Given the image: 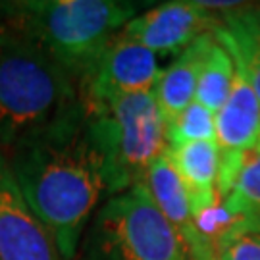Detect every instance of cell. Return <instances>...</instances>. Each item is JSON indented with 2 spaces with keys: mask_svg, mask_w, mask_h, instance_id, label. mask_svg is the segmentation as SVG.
Here are the masks:
<instances>
[{
  "mask_svg": "<svg viewBox=\"0 0 260 260\" xmlns=\"http://www.w3.org/2000/svg\"><path fill=\"white\" fill-rule=\"evenodd\" d=\"M254 149H260V135H258V141H256V147Z\"/></svg>",
  "mask_w": 260,
  "mask_h": 260,
  "instance_id": "cell-19",
  "label": "cell"
},
{
  "mask_svg": "<svg viewBox=\"0 0 260 260\" xmlns=\"http://www.w3.org/2000/svg\"><path fill=\"white\" fill-rule=\"evenodd\" d=\"M0 260H64L54 239L25 205L0 150Z\"/></svg>",
  "mask_w": 260,
  "mask_h": 260,
  "instance_id": "cell-8",
  "label": "cell"
},
{
  "mask_svg": "<svg viewBox=\"0 0 260 260\" xmlns=\"http://www.w3.org/2000/svg\"><path fill=\"white\" fill-rule=\"evenodd\" d=\"M233 77H235V62L228 52V48L220 45L216 39V45L210 50L199 75L195 103L205 106L206 110H210L216 116V112L222 108V104L225 103L232 91Z\"/></svg>",
  "mask_w": 260,
  "mask_h": 260,
  "instance_id": "cell-15",
  "label": "cell"
},
{
  "mask_svg": "<svg viewBox=\"0 0 260 260\" xmlns=\"http://www.w3.org/2000/svg\"><path fill=\"white\" fill-rule=\"evenodd\" d=\"M214 35L249 79L260 103V27L252 18L251 6L222 14V23L214 29Z\"/></svg>",
  "mask_w": 260,
  "mask_h": 260,
  "instance_id": "cell-13",
  "label": "cell"
},
{
  "mask_svg": "<svg viewBox=\"0 0 260 260\" xmlns=\"http://www.w3.org/2000/svg\"><path fill=\"white\" fill-rule=\"evenodd\" d=\"M251 14H252V18H254V21L258 23V27H260V4H256V6H251Z\"/></svg>",
  "mask_w": 260,
  "mask_h": 260,
  "instance_id": "cell-18",
  "label": "cell"
},
{
  "mask_svg": "<svg viewBox=\"0 0 260 260\" xmlns=\"http://www.w3.org/2000/svg\"><path fill=\"white\" fill-rule=\"evenodd\" d=\"M81 106L104 193L114 197L143 183L150 164L166 150V118L154 93L141 91Z\"/></svg>",
  "mask_w": 260,
  "mask_h": 260,
  "instance_id": "cell-4",
  "label": "cell"
},
{
  "mask_svg": "<svg viewBox=\"0 0 260 260\" xmlns=\"http://www.w3.org/2000/svg\"><path fill=\"white\" fill-rule=\"evenodd\" d=\"M183 251L145 183H137L94 212L79 260H185Z\"/></svg>",
  "mask_w": 260,
  "mask_h": 260,
  "instance_id": "cell-5",
  "label": "cell"
},
{
  "mask_svg": "<svg viewBox=\"0 0 260 260\" xmlns=\"http://www.w3.org/2000/svg\"><path fill=\"white\" fill-rule=\"evenodd\" d=\"M260 135V103L249 79L235 66L232 91L216 112V143L222 150L247 152Z\"/></svg>",
  "mask_w": 260,
  "mask_h": 260,
  "instance_id": "cell-11",
  "label": "cell"
},
{
  "mask_svg": "<svg viewBox=\"0 0 260 260\" xmlns=\"http://www.w3.org/2000/svg\"><path fill=\"white\" fill-rule=\"evenodd\" d=\"M143 183L152 203L172 225L183 249L189 252L191 260H218V254L203 241V237L197 232L185 187L168 149L150 164Z\"/></svg>",
  "mask_w": 260,
  "mask_h": 260,
  "instance_id": "cell-9",
  "label": "cell"
},
{
  "mask_svg": "<svg viewBox=\"0 0 260 260\" xmlns=\"http://www.w3.org/2000/svg\"><path fill=\"white\" fill-rule=\"evenodd\" d=\"M4 156L25 205L50 233L60 256L75 260L104 195L81 103Z\"/></svg>",
  "mask_w": 260,
  "mask_h": 260,
  "instance_id": "cell-1",
  "label": "cell"
},
{
  "mask_svg": "<svg viewBox=\"0 0 260 260\" xmlns=\"http://www.w3.org/2000/svg\"><path fill=\"white\" fill-rule=\"evenodd\" d=\"M79 103L77 83L41 48L0 27V147L14 149Z\"/></svg>",
  "mask_w": 260,
  "mask_h": 260,
  "instance_id": "cell-3",
  "label": "cell"
},
{
  "mask_svg": "<svg viewBox=\"0 0 260 260\" xmlns=\"http://www.w3.org/2000/svg\"><path fill=\"white\" fill-rule=\"evenodd\" d=\"M218 260H260V233L245 235L225 245L218 252Z\"/></svg>",
  "mask_w": 260,
  "mask_h": 260,
  "instance_id": "cell-17",
  "label": "cell"
},
{
  "mask_svg": "<svg viewBox=\"0 0 260 260\" xmlns=\"http://www.w3.org/2000/svg\"><path fill=\"white\" fill-rule=\"evenodd\" d=\"M137 4L118 0L2 2L4 27L31 39L79 83L116 35L137 16Z\"/></svg>",
  "mask_w": 260,
  "mask_h": 260,
  "instance_id": "cell-2",
  "label": "cell"
},
{
  "mask_svg": "<svg viewBox=\"0 0 260 260\" xmlns=\"http://www.w3.org/2000/svg\"><path fill=\"white\" fill-rule=\"evenodd\" d=\"M222 205L235 220V225L220 251L239 237L260 233V149L247 152L239 177Z\"/></svg>",
  "mask_w": 260,
  "mask_h": 260,
  "instance_id": "cell-14",
  "label": "cell"
},
{
  "mask_svg": "<svg viewBox=\"0 0 260 260\" xmlns=\"http://www.w3.org/2000/svg\"><path fill=\"white\" fill-rule=\"evenodd\" d=\"M214 45V31L205 33L181 50L166 70H160L152 93L166 121L174 120L195 101L199 75Z\"/></svg>",
  "mask_w": 260,
  "mask_h": 260,
  "instance_id": "cell-10",
  "label": "cell"
},
{
  "mask_svg": "<svg viewBox=\"0 0 260 260\" xmlns=\"http://www.w3.org/2000/svg\"><path fill=\"white\" fill-rule=\"evenodd\" d=\"M158 75L156 54L121 29L91 72L77 83L79 103L93 106L110 103L123 94L152 91Z\"/></svg>",
  "mask_w": 260,
  "mask_h": 260,
  "instance_id": "cell-6",
  "label": "cell"
},
{
  "mask_svg": "<svg viewBox=\"0 0 260 260\" xmlns=\"http://www.w3.org/2000/svg\"><path fill=\"white\" fill-rule=\"evenodd\" d=\"M166 149L183 181L191 214L195 218L197 214L210 208L218 201L216 176H218L220 147L214 141H201V143H187Z\"/></svg>",
  "mask_w": 260,
  "mask_h": 260,
  "instance_id": "cell-12",
  "label": "cell"
},
{
  "mask_svg": "<svg viewBox=\"0 0 260 260\" xmlns=\"http://www.w3.org/2000/svg\"><path fill=\"white\" fill-rule=\"evenodd\" d=\"M222 23L216 12L201 2L174 0L135 16L123 27V33L135 39L154 54H179L195 39L210 33Z\"/></svg>",
  "mask_w": 260,
  "mask_h": 260,
  "instance_id": "cell-7",
  "label": "cell"
},
{
  "mask_svg": "<svg viewBox=\"0 0 260 260\" xmlns=\"http://www.w3.org/2000/svg\"><path fill=\"white\" fill-rule=\"evenodd\" d=\"M201 141L216 143V116L193 101L174 120L166 121V147H179Z\"/></svg>",
  "mask_w": 260,
  "mask_h": 260,
  "instance_id": "cell-16",
  "label": "cell"
}]
</instances>
